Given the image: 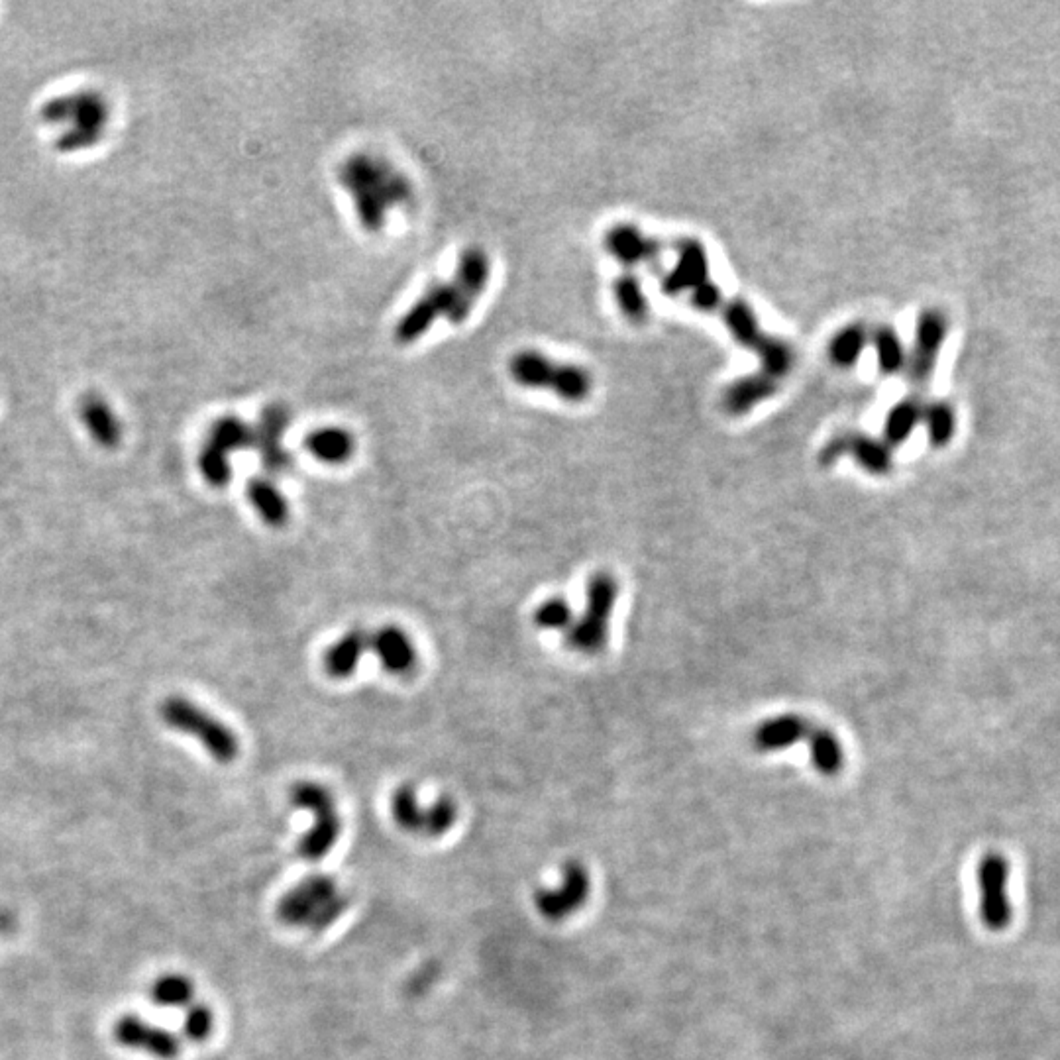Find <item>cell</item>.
Instances as JSON below:
<instances>
[{
	"label": "cell",
	"mask_w": 1060,
	"mask_h": 1060,
	"mask_svg": "<svg viewBox=\"0 0 1060 1060\" xmlns=\"http://www.w3.org/2000/svg\"><path fill=\"white\" fill-rule=\"evenodd\" d=\"M874 348L876 366L882 375H896L905 371L907 350L894 326H878L870 338Z\"/></svg>",
	"instance_id": "30"
},
{
	"label": "cell",
	"mask_w": 1060,
	"mask_h": 1060,
	"mask_svg": "<svg viewBox=\"0 0 1060 1060\" xmlns=\"http://www.w3.org/2000/svg\"><path fill=\"white\" fill-rule=\"evenodd\" d=\"M150 996L152 1002L159 1007L189 1006L195 996V986L187 976L165 974L154 982Z\"/></svg>",
	"instance_id": "34"
},
{
	"label": "cell",
	"mask_w": 1060,
	"mask_h": 1060,
	"mask_svg": "<svg viewBox=\"0 0 1060 1060\" xmlns=\"http://www.w3.org/2000/svg\"><path fill=\"white\" fill-rule=\"evenodd\" d=\"M246 448H254L252 424L238 417H222L214 421L199 452V470L207 483L212 487H224L232 477L228 456Z\"/></svg>",
	"instance_id": "10"
},
{
	"label": "cell",
	"mask_w": 1060,
	"mask_h": 1060,
	"mask_svg": "<svg viewBox=\"0 0 1060 1060\" xmlns=\"http://www.w3.org/2000/svg\"><path fill=\"white\" fill-rule=\"evenodd\" d=\"M619 597V583L609 572H597L585 589L582 617L566 631L568 648L582 654H599L609 640V621Z\"/></svg>",
	"instance_id": "7"
},
{
	"label": "cell",
	"mask_w": 1060,
	"mask_h": 1060,
	"mask_svg": "<svg viewBox=\"0 0 1060 1060\" xmlns=\"http://www.w3.org/2000/svg\"><path fill=\"white\" fill-rule=\"evenodd\" d=\"M491 260L479 246H470L462 252L456 273L450 281L430 285L419 301L399 318L395 326V342L409 346L421 340L438 318H446L452 324H464L476 309L479 297L489 285Z\"/></svg>",
	"instance_id": "1"
},
{
	"label": "cell",
	"mask_w": 1060,
	"mask_h": 1060,
	"mask_svg": "<svg viewBox=\"0 0 1060 1060\" xmlns=\"http://www.w3.org/2000/svg\"><path fill=\"white\" fill-rule=\"evenodd\" d=\"M161 719L167 727L195 737L220 764L232 762L240 752L238 737L207 709L185 697H169L161 703Z\"/></svg>",
	"instance_id": "6"
},
{
	"label": "cell",
	"mask_w": 1060,
	"mask_h": 1060,
	"mask_svg": "<svg viewBox=\"0 0 1060 1060\" xmlns=\"http://www.w3.org/2000/svg\"><path fill=\"white\" fill-rule=\"evenodd\" d=\"M591 882L585 866L570 860L562 870V884L556 890H538L534 896L536 909L548 921H562L582 909L589 898Z\"/></svg>",
	"instance_id": "12"
},
{
	"label": "cell",
	"mask_w": 1060,
	"mask_h": 1060,
	"mask_svg": "<svg viewBox=\"0 0 1060 1060\" xmlns=\"http://www.w3.org/2000/svg\"><path fill=\"white\" fill-rule=\"evenodd\" d=\"M721 317H723V322H725L729 334L733 336V340L737 344H741L742 348L752 350L760 342V338L764 336L760 320L756 317L754 309L741 297L725 301V305L721 309Z\"/></svg>",
	"instance_id": "28"
},
{
	"label": "cell",
	"mask_w": 1060,
	"mask_h": 1060,
	"mask_svg": "<svg viewBox=\"0 0 1060 1060\" xmlns=\"http://www.w3.org/2000/svg\"><path fill=\"white\" fill-rule=\"evenodd\" d=\"M868 342L870 338L866 326H862L860 322H850L831 336L827 344V358L833 366L850 370L860 362Z\"/></svg>",
	"instance_id": "27"
},
{
	"label": "cell",
	"mask_w": 1060,
	"mask_h": 1060,
	"mask_svg": "<svg viewBox=\"0 0 1060 1060\" xmlns=\"http://www.w3.org/2000/svg\"><path fill=\"white\" fill-rule=\"evenodd\" d=\"M246 497L267 527L279 529L289 519V505L283 493L267 477H252L246 485Z\"/></svg>",
	"instance_id": "24"
},
{
	"label": "cell",
	"mask_w": 1060,
	"mask_h": 1060,
	"mask_svg": "<svg viewBox=\"0 0 1060 1060\" xmlns=\"http://www.w3.org/2000/svg\"><path fill=\"white\" fill-rule=\"evenodd\" d=\"M752 352L758 356L760 371L776 381H782L784 377L790 375V371L794 370V348L778 336L764 334L760 342L752 348Z\"/></svg>",
	"instance_id": "29"
},
{
	"label": "cell",
	"mask_w": 1060,
	"mask_h": 1060,
	"mask_svg": "<svg viewBox=\"0 0 1060 1060\" xmlns=\"http://www.w3.org/2000/svg\"><path fill=\"white\" fill-rule=\"evenodd\" d=\"M368 648H370V636L366 635L362 629L348 631L324 652L322 664H324L326 674L336 680L350 678L356 672Z\"/></svg>",
	"instance_id": "20"
},
{
	"label": "cell",
	"mask_w": 1060,
	"mask_h": 1060,
	"mask_svg": "<svg viewBox=\"0 0 1060 1060\" xmlns=\"http://www.w3.org/2000/svg\"><path fill=\"white\" fill-rule=\"evenodd\" d=\"M305 448L313 458L324 464H344L352 458L356 442L354 436L340 426H324L305 436Z\"/></svg>",
	"instance_id": "22"
},
{
	"label": "cell",
	"mask_w": 1060,
	"mask_h": 1060,
	"mask_svg": "<svg viewBox=\"0 0 1060 1060\" xmlns=\"http://www.w3.org/2000/svg\"><path fill=\"white\" fill-rule=\"evenodd\" d=\"M515 383L527 389H546L568 403H582L593 391L591 373L576 364H560L536 350H521L509 362Z\"/></svg>",
	"instance_id": "5"
},
{
	"label": "cell",
	"mask_w": 1060,
	"mask_h": 1060,
	"mask_svg": "<svg viewBox=\"0 0 1060 1060\" xmlns=\"http://www.w3.org/2000/svg\"><path fill=\"white\" fill-rule=\"evenodd\" d=\"M291 803L313 815V827L299 841L297 852L301 858L317 862L334 848L342 831L334 797L320 784L299 782L291 790Z\"/></svg>",
	"instance_id": "8"
},
{
	"label": "cell",
	"mask_w": 1060,
	"mask_h": 1060,
	"mask_svg": "<svg viewBox=\"0 0 1060 1060\" xmlns=\"http://www.w3.org/2000/svg\"><path fill=\"white\" fill-rule=\"evenodd\" d=\"M348 905V896L334 878L313 874L281 896L275 915L287 927L320 933L330 929L346 913Z\"/></svg>",
	"instance_id": "4"
},
{
	"label": "cell",
	"mask_w": 1060,
	"mask_h": 1060,
	"mask_svg": "<svg viewBox=\"0 0 1060 1060\" xmlns=\"http://www.w3.org/2000/svg\"><path fill=\"white\" fill-rule=\"evenodd\" d=\"M605 250L625 267L652 262L662 252V244L644 234L635 224H615L605 232Z\"/></svg>",
	"instance_id": "16"
},
{
	"label": "cell",
	"mask_w": 1060,
	"mask_h": 1060,
	"mask_svg": "<svg viewBox=\"0 0 1060 1060\" xmlns=\"http://www.w3.org/2000/svg\"><path fill=\"white\" fill-rule=\"evenodd\" d=\"M921 415H923L921 397L909 395V397L901 399L888 411V415L884 419L882 440L890 448H898L901 444H905L911 438V434L915 432V428L921 424Z\"/></svg>",
	"instance_id": "26"
},
{
	"label": "cell",
	"mask_w": 1060,
	"mask_h": 1060,
	"mask_svg": "<svg viewBox=\"0 0 1060 1060\" xmlns=\"http://www.w3.org/2000/svg\"><path fill=\"white\" fill-rule=\"evenodd\" d=\"M534 623L542 631H568L574 625V611L564 597L556 595L538 605Z\"/></svg>",
	"instance_id": "36"
},
{
	"label": "cell",
	"mask_w": 1060,
	"mask_h": 1060,
	"mask_svg": "<svg viewBox=\"0 0 1060 1060\" xmlns=\"http://www.w3.org/2000/svg\"><path fill=\"white\" fill-rule=\"evenodd\" d=\"M338 181L352 197L362 228L371 234L383 230L387 212L407 207L415 199L411 179L389 159L368 152L344 159L338 167Z\"/></svg>",
	"instance_id": "2"
},
{
	"label": "cell",
	"mask_w": 1060,
	"mask_h": 1060,
	"mask_svg": "<svg viewBox=\"0 0 1060 1060\" xmlns=\"http://www.w3.org/2000/svg\"><path fill=\"white\" fill-rule=\"evenodd\" d=\"M894 448H890L882 438L848 432V456L862 468L866 474L876 477L890 476L894 470Z\"/></svg>",
	"instance_id": "21"
},
{
	"label": "cell",
	"mask_w": 1060,
	"mask_h": 1060,
	"mask_svg": "<svg viewBox=\"0 0 1060 1060\" xmlns=\"http://www.w3.org/2000/svg\"><path fill=\"white\" fill-rule=\"evenodd\" d=\"M613 299L623 313V317L635 324H642L650 315V301L642 289L640 279L635 273L627 271L613 281Z\"/></svg>",
	"instance_id": "31"
},
{
	"label": "cell",
	"mask_w": 1060,
	"mask_h": 1060,
	"mask_svg": "<svg viewBox=\"0 0 1060 1060\" xmlns=\"http://www.w3.org/2000/svg\"><path fill=\"white\" fill-rule=\"evenodd\" d=\"M458 821V805L452 797L442 795L424 811L423 837L438 839L446 835Z\"/></svg>",
	"instance_id": "35"
},
{
	"label": "cell",
	"mask_w": 1060,
	"mask_h": 1060,
	"mask_svg": "<svg viewBox=\"0 0 1060 1060\" xmlns=\"http://www.w3.org/2000/svg\"><path fill=\"white\" fill-rule=\"evenodd\" d=\"M848 456V432L843 434H837L833 436L819 452V464L823 468H831L835 466L841 458Z\"/></svg>",
	"instance_id": "39"
},
{
	"label": "cell",
	"mask_w": 1060,
	"mask_h": 1060,
	"mask_svg": "<svg viewBox=\"0 0 1060 1060\" xmlns=\"http://www.w3.org/2000/svg\"><path fill=\"white\" fill-rule=\"evenodd\" d=\"M212 1027H214V1015H212L211 1007L195 1004L187 1009V1015L183 1021V1033L189 1041L193 1043L207 1041L212 1033Z\"/></svg>",
	"instance_id": "37"
},
{
	"label": "cell",
	"mask_w": 1060,
	"mask_h": 1060,
	"mask_svg": "<svg viewBox=\"0 0 1060 1060\" xmlns=\"http://www.w3.org/2000/svg\"><path fill=\"white\" fill-rule=\"evenodd\" d=\"M980 886V917L990 931H1004L1011 923V901H1009V862L1002 854L990 852L980 860L978 866Z\"/></svg>",
	"instance_id": "11"
},
{
	"label": "cell",
	"mask_w": 1060,
	"mask_h": 1060,
	"mask_svg": "<svg viewBox=\"0 0 1060 1060\" xmlns=\"http://www.w3.org/2000/svg\"><path fill=\"white\" fill-rule=\"evenodd\" d=\"M709 277V254L705 246L695 238H682L676 244V264L662 277V293L678 297L691 293L697 285Z\"/></svg>",
	"instance_id": "15"
},
{
	"label": "cell",
	"mask_w": 1060,
	"mask_h": 1060,
	"mask_svg": "<svg viewBox=\"0 0 1060 1060\" xmlns=\"http://www.w3.org/2000/svg\"><path fill=\"white\" fill-rule=\"evenodd\" d=\"M291 424V413L285 405L271 403L264 407L260 421L254 424V448L269 474H283L291 468L293 456L283 446V436Z\"/></svg>",
	"instance_id": "13"
},
{
	"label": "cell",
	"mask_w": 1060,
	"mask_h": 1060,
	"mask_svg": "<svg viewBox=\"0 0 1060 1060\" xmlns=\"http://www.w3.org/2000/svg\"><path fill=\"white\" fill-rule=\"evenodd\" d=\"M809 731L811 725L805 717L797 713H784L762 721L752 733V742L760 752H778L805 741Z\"/></svg>",
	"instance_id": "19"
},
{
	"label": "cell",
	"mask_w": 1060,
	"mask_h": 1060,
	"mask_svg": "<svg viewBox=\"0 0 1060 1060\" xmlns=\"http://www.w3.org/2000/svg\"><path fill=\"white\" fill-rule=\"evenodd\" d=\"M424 811L419 805L417 794L411 786H399L391 795V815L393 821L411 835H421L424 829Z\"/></svg>",
	"instance_id": "33"
},
{
	"label": "cell",
	"mask_w": 1060,
	"mask_h": 1060,
	"mask_svg": "<svg viewBox=\"0 0 1060 1060\" xmlns=\"http://www.w3.org/2000/svg\"><path fill=\"white\" fill-rule=\"evenodd\" d=\"M81 419L93 440L103 448H116L122 440V426L112 407L99 395L81 401Z\"/></svg>",
	"instance_id": "23"
},
{
	"label": "cell",
	"mask_w": 1060,
	"mask_h": 1060,
	"mask_svg": "<svg viewBox=\"0 0 1060 1060\" xmlns=\"http://www.w3.org/2000/svg\"><path fill=\"white\" fill-rule=\"evenodd\" d=\"M689 303L701 313H713V311H721L723 309L725 295H723V289L715 281L707 279L705 283L697 285L689 293Z\"/></svg>",
	"instance_id": "38"
},
{
	"label": "cell",
	"mask_w": 1060,
	"mask_h": 1060,
	"mask_svg": "<svg viewBox=\"0 0 1060 1060\" xmlns=\"http://www.w3.org/2000/svg\"><path fill=\"white\" fill-rule=\"evenodd\" d=\"M807 746H809V758L813 768L827 776H839L845 766V750L839 737L827 729V727H811L807 735Z\"/></svg>",
	"instance_id": "25"
},
{
	"label": "cell",
	"mask_w": 1060,
	"mask_h": 1060,
	"mask_svg": "<svg viewBox=\"0 0 1060 1060\" xmlns=\"http://www.w3.org/2000/svg\"><path fill=\"white\" fill-rule=\"evenodd\" d=\"M370 648L383 670L393 676H407L417 668V648L401 627L385 625L370 636Z\"/></svg>",
	"instance_id": "17"
},
{
	"label": "cell",
	"mask_w": 1060,
	"mask_h": 1060,
	"mask_svg": "<svg viewBox=\"0 0 1060 1060\" xmlns=\"http://www.w3.org/2000/svg\"><path fill=\"white\" fill-rule=\"evenodd\" d=\"M949 336V318L935 309H923L915 322V334H913V346L907 352V366H905V377L907 383L913 387L911 395L921 397V393L929 387L933 373L937 370L939 356L945 348Z\"/></svg>",
	"instance_id": "9"
},
{
	"label": "cell",
	"mask_w": 1060,
	"mask_h": 1060,
	"mask_svg": "<svg viewBox=\"0 0 1060 1060\" xmlns=\"http://www.w3.org/2000/svg\"><path fill=\"white\" fill-rule=\"evenodd\" d=\"M105 97L95 91H81L57 97L42 108V118L57 130L59 152H83L99 144L108 124Z\"/></svg>",
	"instance_id": "3"
},
{
	"label": "cell",
	"mask_w": 1060,
	"mask_h": 1060,
	"mask_svg": "<svg viewBox=\"0 0 1060 1060\" xmlns=\"http://www.w3.org/2000/svg\"><path fill=\"white\" fill-rule=\"evenodd\" d=\"M118 1045L144 1051L158 1060H175L181 1053V1041L167 1029L156 1027L138 1015H124L114 1025Z\"/></svg>",
	"instance_id": "14"
},
{
	"label": "cell",
	"mask_w": 1060,
	"mask_h": 1060,
	"mask_svg": "<svg viewBox=\"0 0 1060 1060\" xmlns=\"http://www.w3.org/2000/svg\"><path fill=\"white\" fill-rule=\"evenodd\" d=\"M921 424L925 426L927 440L933 448H947L956 434V413L953 405L943 399L923 403Z\"/></svg>",
	"instance_id": "32"
},
{
	"label": "cell",
	"mask_w": 1060,
	"mask_h": 1060,
	"mask_svg": "<svg viewBox=\"0 0 1060 1060\" xmlns=\"http://www.w3.org/2000/svg\"><path fill=\"white\" fill-rule=\"evenodd\" d=\"M780 389V381L768 377L762 371L746 373L731 381L721 395V407L731 417H744L754 411L760 403L774 397Z\"/></svg>",
	"instance_id": "18"
}]
</instances>
